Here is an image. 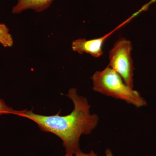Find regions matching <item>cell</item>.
<instances>
[{
    "instance_id": "cell-7",
    "label": "cell",
    "mask_w": 156,
    "mask_h": 156,
    "mask_svg": "<svg viewBox=\"0 0 156 156\" xmlns=\"http://www.w3.org/2000/svg\"><path fill=\"white\" fill-rule=\"evenodd\" d=\"M21 111L16 110L8 106L4 101L0 98V116L4 115H15L20 116Z\"/></svg>"
},
{
    "instance_id": "cell-10",
    "label": "cell",
    "mask_w": 156,
    "mask_h": 156,
    "mask_svg": "<svg viewBox=\"0 0 156 156\" xmlns=\"http://www.w3.org/2000/svg\"><path fill=\"white\" fill-rule=\"evenodd\" d=\"M64 156H74V155H73L71 154L66 153Z\"/></svg>"
},
{
    "instance_id": "cell-9",
    "label": "cell",
    "mask_w": 156,
    "mask_h": 156,
    "mask_svg": "<svg viewBox=\"0 0 156 156\" xmlns=\"http://www.w3.org/2000/svg\"><path fill=\"white\" fill-rule=\"evenodd\" d=\"M105 156H114L111 151L109 149H107L105 151Z\"/></svg>"
},
{
    "instance_id": "cell-3",
    "label": "cell",
    "mask_w": 156,
    "mask_h": 156,
    "mask_svg": "<svg viewBox=\"0 0 156 156\" xmlns=\"http://www.w3.org/2000/svg\"><path fill=\"white\" fill-rule=\"evenodd\" d=\"M133 47L131 41L121 38L109 51L108 66L122 78L124 82L134 87V62L131 57Z\"/></svg>"
},
{
    "instance_id": "cell-1",
    "label": "cell",
    "mask_w": 156,
    "mask_h": 156,
    "mask_svg": "<svg viewBox=\"0 0 156 156\" xmlns=\"http://www.w3.org/2000/svg\"><path fill=\"white\" fill-rule=\"evenodd\" d=\"M66 95L74 105L73 110L69 114L44 115L24 110H22L20 116L33 121L42 131L58 136L62 141L66 153L74 155L81 151V136L92 133L97 126L99 118L97 115L91 113V105L87 98L78 95L76 88H71Z\"/></svg>"
},
{
    "instance_id": "cell-5",
    "label": "cell",
    "mask_w": 156,
    "mask_h": 156,
    "mask_svg": "<svg viewBox=\"0 0 156 156\" xmlns=\"http://www.w3.org/2000/svg\"><path fill=\"white\" fill-rule=\"evenodd\" d=\"M54 0H17V4L12 8V13L18 14L27 10L41 12L48 9Z\"/></svg>"
},
{
    "instance_id": "cell-2",
    "label": "cell",
    "mask_w": 156,
    "mask_h": 156,
    "mask_svg": "<svg viewBox=\"0 0 156 156\" xmlns=\"http://www.w3.org/2000/svg\"><path fill=\"white\" fill-rule=\"evenodd\" d=\"M91 79L95 92L124 101L137 108L147 105L146 101L139 92L128 86L109 66L102 70L95 72Z\"/></svg>"
},
{
    "instance_id": "cell-4",
    "label": "cell",
    "mask_w": 156,
    "mask_h": 156,
    "mask_svg": "<svg viewBox=\"0 0 156 156\" xmlns=\"http://www.w3.org/2000/svg\"><path fill=\"white\" fill-rule=\"evenodd\" d=\"M129 20H130V19L127 20L114 30L101 37L89 40L85 38H80L75 40L72 44L73 51L80 54L84 53H89L95 58L100 57L103 54L102 46L106 39L115 32V31L126 24Z\"/></svg>"
},
{
    "instance_id": "cell-6",
    "label": "cell",
    "mask_w": 156,
    "mask_h": 156,
    "mask_svg": "<svg viewBox=\"0 0 156 156\" xmlns=\"http://www.w3.org/2000/svg\"><path fill=\"white\" fill-rule=\"evenodd\" d=\"M14 41L9 28L4 23H0V44L5 48H11Z\"/></svg>"
},
{
    "instance_id": "cell-8",
    "label": "cell",
    "mask_w": 156,
    "mask_h": 156,
    "mask_svg": "<svg viewBox=\"0 0 156 156\" xmlns=\"http://www.w3.org/2000/svg\"><path fill=\"white\" fill-rule=\"evenodd\" d=\"M97 154H95V152L93 151H91L89 153H85L81 151H79L76 153L75 154L74 156H97Z\"/></svg>"
}]
</instances>
